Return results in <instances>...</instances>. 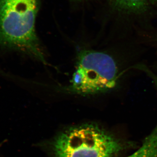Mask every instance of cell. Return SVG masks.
<instances>
[{"label":"cell","instance_id":"cell-3","mask_svg":"<svg viewBox=\"0 0 157 157\" xmlns=\"http://www.w3.org/2000/svg\"><path fill=\"white\" fill-rule=\"evenodd\" d=\"M121 144L96 125L70 128L54 144L55 157H112L122 149Z\"/></svg>","mask_w":157,"mask_h":157},{"label":"cell","instance_id":"cell-1","mask_svg":"<svg viewBox=\"0 0 157 157\" xmlns=\"http://www.w3.org/2000/svg\"><path fill=\"white\" fill-rule=\"evenodd\" d=\"M39 0H0V44L47 64L36 33Z\"/></svg>","mask_w":157,"mask_h":157},{"label":"cell","instance_id":"cell-2","mask_svg":"<svg viewBox=\"0 0 157 157\" xmlns=\"http://www.w3.org/2000/svg\"><path fill=\"white\" fill-rule=\"evenodd\" d=\"M119 78L117 62L109 54L83 50L78 53L76 69L66 92L80 95L108 93L117 86Z\"/></svg>","mask_w":157,"mask_h":157},{"label":"cell","instance_id":"cell-5","mask_svg":"<svg viewBox=\"0 0 157 157\" xmlns=\"http://www.w3.org/2000/svg\"><path fill=\"white\" fill-rule=\"evenodd\" d=\"M152 3L157 6V0H150Z\"/></svg>","mask_w":157,"mask_h":157},{"label":"cell","instance_id":"cell-4","mask_svg":"<svg viewBox=\"0 0 157 157\" xmlns=\"http://www.w3.org/2000/svg\"><path fill=\"white\" fill-rule=\"evenodd\" d=\"M112 6L119 12L139 14L146 11L148 0H111Z\"/></svg>","mask_w":157,"mask_h":157}]
</instances>
